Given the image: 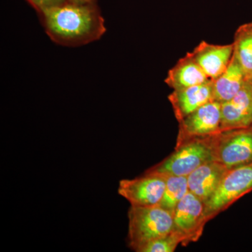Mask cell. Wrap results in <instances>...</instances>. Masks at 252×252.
<instances>
[{
	"label": "cell",
	"instance_id": "cell-1",
	"mask_svg": "<svg viewBox=\"0 0 252 252\" xmlns=\"http://www.w3.org/2000/svg\"><path fill=\"white\" fill-rule=\"evenodd\" d=\"M46 34L56 44L85 45L98 40L106 32L104 20L96 3L67 1L39 14Z\"/></svg>",
	"mask_w": 252,
	"mask_h": 252
},
{
	"label": "cell",
	"instance_id": "cell-2",
	"mask_svg": "<svg viewBox=\"0 0 252 252\" xmlns=\"http://www.w3.org/2000/svg\"><path fill=\"white\" fill-rule=\"evenodd\" d=\"M214 135L193 137L176 144L173 153L146 172L187 177L205 162L216 160Z\"/></svg>",
	"mask_w": 252,
	"mask_h": 252
},
{
	"label": "cell",
	"instance_id": "cell-3",
	"mask_svg": "<svg viewBox=\"0 0 252 252\" xmlns=\"http://www.w3.org/2000/svg\"><path fill=\"white\" fill-rule=\"evenodd\" d=\"M128 220V245L135 252L144 244L168 235L174 228L173 215L160 205H131Z\"/></svg>",
	"mask_w": 252,
	"mask_h": 252
},
{
	"label": "cell",
	"instance_id": "cell-4",
	"mask_svg": "<svg viewBox=\"0 0 252 252\" xmlns=\"http://www.w3.org/2000/svg\"><path fill=\"white\" fill-rule=\"evenodd\" d=\"M252 190V162L227 170L213 195L205 204L207 221L225 211Z\"/></svg>",
	"mask_w": 252,
	"mask_h": 252
},
{
	"label": "cell",
	"instance_id": "cell-5",
	"mask_svg": "<svg viewBox=\"0 0 252 252\" xmlns=\"http://www.w3.org/2000/svg\"><path fill=\"white\" fill-rule=\"evenodd\" d=\"M215 160L227 170L252 162V126L221 131L214 135Z\"/></svg>",
	"mask_w": 252,
	"mask_h": 252
},
{
	"label": "cell",
	"instance_id": "cell-6",
	"mask_svg": "<svg viewBox=\"0 0 252 252\" xmlns=\"http://www.w3.org/2000/svg\"><path fill=\"white\" fill-rule=\"evenodd\" d=\"M165 186V176L145 172L132 180L120 181L118 193L132 206H157L161 202Z\"/></svg>",
	"mask_w": 252,
	"mask_h": 252
},
{
	"label": "cell",
	"instance_id": "cell-7",
	"mask_svg": "<svg viewBox=\"0 0 252 252\" xmlns=\"http://www.w3.org/2000/svg\"><path fill=\"white\" fill-rule=\"evenodd\" d=\"M173 221V230L183 237L184 246L198 241L207 223L205 203L189 191L176 207Z\"/></svg>",
	"mask_w": 252,
	"mask_h": 252
},
{
	"label": "cell",
	"instance_id": "cell-8",
	"mask_svg": "<svg viewBox=\"0 0 252 252\" xmlns=\"http://www.w3.org/2000/svg\"><path fill=\"white\" fill-rule=\"evenodd\" d=\"M221 104L207 102L190 113L179 123L177 144L193 137H207L221 132Z\"/></svg>",
	"mask_w": 252,
	"mask_h": 252
},
{
	"label": "cell",
	"instance_id": "cell-9",
	"mask_svg": "<svg viewBox=\"0 0 252 252\" xmlns=\"http://www.w3.org/2000/svg\"><path fill=\"white\" fill-rule=\"evenodd\" d=\"M220 130L252 126V79H247L233 98L221 103Z\"/></svg>",
	"mask_w": 252,
	"mask_h": 252
},
{
	"label": "cell",
	"instance_id": "cell-10",
	"mask_svg": "<svg viewBox=\"0 0 252 252\" xmlns=\"http://www.w3.org/2000/svg\"><path fill=\"white\" fill-rule=\"evenodd\" d=\"M192 56L211 80L220 77L231 61L233 44L219 45L203 41L192 52Z\"/></svg>",
	"mask_w": 252,
	"mask_h": 252
},
{
	"label": "cell",
	"instance_id": "cell-11",
	"mask_svg": "<svg viewBox=\"0 0 252 252\" xmlns=\"http://www.w3.org/2000/svg\"><path fill=\"white\" fill-rule=\"evenodd\" d=\"M168 99L172 104L177 122H180L190 113L214 99L212 80L200 85L173 90L169 94Z\"/></svg>",
	"mask_w": 252,
	"mask_h": 252
},
{
	"label": "cell",
	"instance_id": "cell-12",
	"mask_svg": "<svg viewBox=\"0 0 252 252\" xmlns=\"http://www.w3.org/2000/svg\"><path fill=\"white\" fill-rule=\"evenodd\" d=\"M227 170L217 160L205 162L187 176L189 192L206 203L216 191Z\"/></svg>",
	"mask_w": 252,
	"mask_h": 252
},
{
	"label": "cell",
	"instance_id": "cell-13",
	"mask_svg": "<svg viewBox=\"0 0 252 252\" xmlns=\"http://www.w3.org/2000/svg\"><path fill=\"white\" fill-rule=\"evenodd\" d=\"M210 81L211 79L207 77L189 52L169 70L165 82L172 90H179Z\"/></svg>",
	"mask_w": 252,
	"mask_h": 252
},
{
	"label": "cell",
	"instance_id": "cell-14",
	"mask_svg": "<svg viewBox=\"0 0 252 252\" xmlns=\"http://www.w3.org/2000/svg\"><path fill=\"white\" fill-rule=\"evenodd\" d=\"M246 81L241 66L233 55L224 72L216 79L212 80L214 99L220 104L229 100L238 94Z\"/></svg>",
	"mask_w": 252,
	"mask_h": 252
},
{
	"label": "cell",
	"instance_id": "cell-15",
	"mask_svg": "<svg viewBox=\"0 0 252 252\" xmlns=\"http://www.w3.org/2000/svg\"><path fill=\"white\" fill-rule=\"evenodd\" d=\"M233 55L247 79H252V21L242 25L233 38Z\"/></svg>",
	"mask_w": 252,
	"mask_h": 252
},
{
	"label": "cell",
	"instance_id": "cell-16",
	"mask_svg": "<svg viewBox=\"0 0 252 252\" xmlns=\"http://www.w3.org/2000/svg\"><path fill=\"white\" fill-rule=\"evenodd\" d=\"M163 175L166 186L159 205L173 215L176 207L189 193L188 181L185 176Z\"/></svg>",
	"mask_w": 252,
	"mask_h": 252
},
{
	"label": "cell",
	"instance_id": "cell-17",
	"mask_svg": "<svg viewBox=\"0 0 252 252\" xmlns=\"http://www.w3.org/2000/svg\"><path fill=\"white\" fill-rule=\"evenodd\" d=\"M184 238L180 234L172 230L171 233L162 238L152 240L137 249V252H173L179 245H183Z\"/></svg>",
	"mask_w": 252,
	"mask_h": 252
},
{
	"label": "cell",
	"instance_id": "cell-18",
	"mask_svg": "<svg viewBox=\"0 0 252 252\" xmlns=\"http://www.w3.org/2000/svg\"><path fill=\"white\" fill-rule=\"evenodd\" d=\"M28 1L39 14L46 10L59 6L68 1L67 0H28Z\"/></svg>",
	"mask_w": 252,
	"mask_h": 252
},
{
	"label": "cell",
	"instance_id": "cell-19",
	"mask_svg": "<svg viewBox=\"0 0 252 252\" xmlns=\"http://www.w3.org/2000/svg\"><path fill=\"white\" fill-rule=\"evenodd\" d=\"M67 1L77 3V4H93V3H96L97 0H67Z\"/></svg>",
	"mask_w": 252,
	"mask_h": 252
}]
</instances>
